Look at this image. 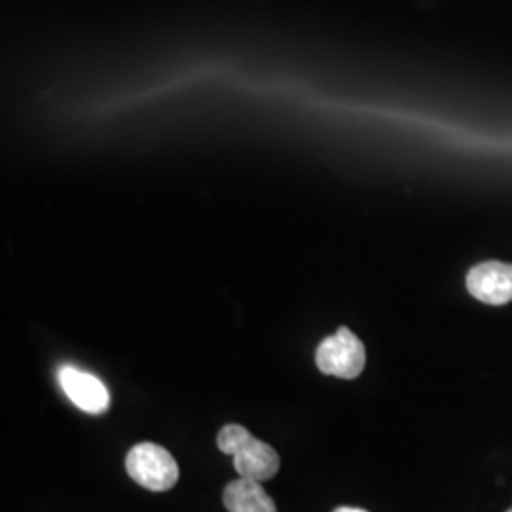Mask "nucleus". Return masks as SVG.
<instances>
[{
	"label": "nucleus",
	"instance_id": "2",
	"mask_svg": "<svg viewBox=\"0 0 512 512\" xmlns=\"http://www.w3.org/2000/svg\"><path fill=\"white\" fill-rule=\"evenodd\" d=\"M128 475L150 492H167L179 480V465L164 446L141 442L126 456Z\"/></svg>",
	"mask_w": 512,
	"mask_h": 512
},
{
	"label": "nucleus",
	"instance_id": "8",
	"mask_svg": "<svg viewBox=\"0 0 512 512\" xmlns=\"http://www.w3.org/2000/svg\"><path fill=\"white\" fill-rule=\"evenodd\" d=\"M509 512H512V509H511V511H509Z\"/></svg>",
	"mask_w": 512,
	"mask_h": 512
},
{
	"label": "nucleus",
	"instance_id": "3",
	"mask_svg": "<svg viewBox=\"0 0 512 512\" xmlns=\"http://www.w3.org/2000/svg\"><path fill=\"white\" fill-rule=\"evenodd\" d=\"M315 363L323 374L353 380L365 368V346L351 330L342 327L334 336L325 338L319 344L315 353Z\"/></svg>",
	"mask_w": 512,
	"mask_h": 512
},
{
	"label": "nucleus",
	"instance_id": "7",
	"mask_svg": "<svg viewBox=\"0 0 512 512\" xmlns=\"http://www.w3.org/2000/svg\"><path fill=\"white\" fill-rule=\"evenodd\" d=\"M334 512H368L365 509H357V507H338Z\"/></svg>",
	"mask_w": 512,
	"mask_h": 512
},
{
	"label": "nucleus",
	"instance_id": "6",
	"mask_svg": "<svg viewBox=\"0 0 512 512\" xmlns=\"http://www.w3.org/2000/svg\"><path fill=\"white\" fill-rule=\"evenodd\" d=\"M224 507L228 512H277L274 499L266 494L260 482L238 478L224 488Z\"/></svg>",
	"mask_w": 512,
	"mask_h": 512
},
{
	"label": "nucleus",
	"instance_id": "5",
	"mask_svg": "<svg viewBox=\"0 0 512 512\" xmlns=\"http://www.w3.org/2000/svg\"><path fill=\"white\" fill-rule=\"evenodd\" d=\"M467 289L476 300L503 306L512 300V264L484 262L475 266L467 275Z\"/></svg>",
	"mask_w": 512,
	"mask_h": 512
},
{
	"label": "nucleus",
	"instance_id": "1",
	"mask_svg": "<svg viewBox=\"0 0 512 512\" xmlns=\"http://www.w3.org/2000/svg\"><path fill=\"white\" fill-rule=\"evenodd\" d=\"M217 446L222 454L234 458V469L239 478L264 482L274 478L281 467V459L274 448L255 439L238 423H230L220 429Z\"/></svg>",
	"mask_w": 512,
	"mask_h": 512
},
{
	"label": "nucleus",
	"instance_id": "4",
	"mask_svg": "<svg viewBox=\"0 0 512 512\" xmlns=\"http://www.w3.org/2000/svg\"><path fill=\"white\" fill-rule=\"evenodd\" d=\"M57 380L69 401L82 412L97 416L109 410V389L97 376L73 365H63L57 370Z\"/></svg>",
	"mask_w": 512,
	"mask_h": 512
}]
</instances>
